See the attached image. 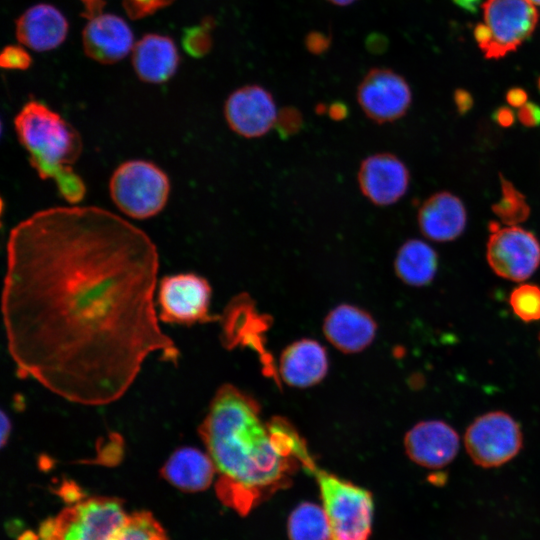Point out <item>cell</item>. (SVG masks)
Returning a JSON list of instances; mask_svg holds the SVG:
<instances>
[{
    "instance_id": "836d02e7",
    "label": "cell",
    "mask_w": 540,
    "mask_h": 540,
    "mask_svg": "<svg viewBox=\"0 0 540 540\" xmlns=\"http://www.w3.org/2000/svg\"><path fill=\"white\" fill-rule=\"evenodd\" d=\"M83 6L81 15L88 20L102 14L105 0H80Z\"/></svg>"
},
{
    "instance_id": "d4e9b609",
    "label": "cell",
    "mask_w": 540,
    "mask_h": 540,
    "mask_svg": "<svg viewBox=\"0 0 540 540\" xmlns=\"http://www.w3.org/2000/svg\"><path fill=\"white\" fill-rule=\"evenodd\" d=\"M215 21L212 17H205L200 24L185 28L181 43L185 52L194 58L206 56L212 49V29Z\"/></svg>"
},
{
    "instance_id": "4dcf8cb0",
    "label": "cell",
    "mask_w": 540,
    "mask_h": 540,
    "mask_svg": "<svg viewBox=\"0 0 540 540\" xmlns=\"http://www.w3.org/2000/svg\"><path fill=\"white\" fill-rule=\"evenodd\" d=\"M332 38L320 31L309 32L304 39L305 48L313 55H322L328 51L331 46Z\"/></svg>"
},
{
    "instance_id": "7402d4cb",
    "label": "cell",
    "mask_w": 540,
    "mask_h": 540,
    "mask_svg": "<svg viewBox=\"0 0 540 540\" xmlns=\"http://www.w3.org/2000/svg\"><path fill=\"white\" fill-rule=\"evenodd\" d=\"M437 254L427 243L411 239L397 251L394 271L407 285L421 287L428 285L437 271Z\"/></svg>"
},
{
    "instance_id": "277c9868",
    "label": "cell",
    "mask_w": 540,
    "mask_h": 540,
    "mask_svg": "<svg viewBox=\"0 0 540 540\" xmlns=\"http://www.w3.org/2000/svg\"><path fill=\"white\" fill-rule=\"evenodd\" d=\"M311 474L318 483L329 520V540H368L374 512L372 494L318 467Z\"/></svg>"
},
{
    "instance_id": "ac0fdd59",
    "label": "cell",
    "mask_w": 540,
    "mask_h": 540,
    "mask_svg": "<svg viewBox=\"0 0 540 540\" xmlns=\"http://www.w3.org/2000/svg\"><path fill=\"white\" fill-rule=\"evenodd\" d=\"M68 33L65 16L53 5L36 4L16 20V37L23 45L39 52L61 45Z\"/></svg>"
},
{
    "instance_id": "484cf974",
    "label": "cell",
    "mask_w": 540,
    "mask_h": 540,
    "mask_svg": "<svg viewBox=\"0 0 540 540\" xmlns=\"http://www.w3.org/2000/svg\"><path fill=\"white\" fill-rule=\"evenodd\" d=\"M503 196L494 206L495 213L507 224L523 221L529 214L524 197L509 183L502 179Z\"/></svg>"
},
{
    "instance_id": "6da1fadb",
    "label": "cell",
    "mask_w": 540,
    "mask_h": 540,
    "mask_svg": "<svg viewBox=\"0 0 540 540\" xmlns=\"http://www.w3.org/2000/svg\"><path fill=\"white\" fill-rule=\"evenodd\" d=\"M6 256L2 321L19 377L98 407L120 400L152 354L177 364L154 299L157 247L125 218L44 209L11 230Z\"/></svg>"
},
{
    "instance_id": "e0dca14e",
    "label": "cell",
    "mask_w": 540,
    "mask_h": 540,
    "mask_svg": "<svg viewBox=\"0 0 540 540\" xmlns=\"http://www.w3.org/2000/svg\"><path fill=\"white\" fill-rule=\"evenodd\" d=\"M329 361L325 348L316 340L302 338L288 345L279 359L281 379L295 388L319 384L327 375Z\"/></svg>"
},
{
    "instance_id": "e575fe53",
    "label": "cell",
    "mask_w": 540,
    "mask_h": 540,
    "mask_svg": "<svg viewBox=\"0 0 540 540\" xmlns=\"http://www.w3.org/2000/svg\"><path fill=\"white\" fill-rule=\"evenodd\" d=\"M454 100L460 113H466L473 105L472 96L464 89H457L455 91Z\"/></svg>"
},
{
    "instance_id": "7bdbcfd3",
    "label": "cell",
    "mask_w": 540,
    "mask_h": 540,
    "mask_svg": "<svg viewBox=\"0 0 540 540\" xmlns=\"http://www.w3.org/2000/svg\"><path fill=\"white\" fill-rule=\"evenodd\" d=\"M534 5L540 6V0H530Z\"/></svg>"
},
{
    "instance_id": "5bb4252c",
    "label": "cell",
    "mask_w": 540,
    "mask_h": 540,
    "mask_svg": "<svg viewBox=\"0 0 540 540\" xmlns=\"http://www.w3.org/2000/svg\"><path fill=\"white\" fill-rule=\"evenodd\" d=\"M408 457L416 464L438 469L449 464L459 450V436L448 424L429 420L414 425L404 437Z\"/></svg>"
},
{
    "instance_id": "d590c367",
    "label": "cell",
    "mask_w": 540,
    "mask_h": 540,
    "mask_svg": "<svg viewBox=\"0 0 540 540\" xmlns=\"http://www.w3.org/2000/svg\"><path fill=\"white\" fill-rule=\"evenodd\" d=\"M12 433V421L8 414L3 410L1 411L0 416V445L1 448H4L10 439Z\"/></svg>"
},
{
    "instance_id": "603a6c76",
    "label": "cell",
    "mask_w": 540,
    "mask_h": 540,
    "mask_svg": "<svg viewBox=\"0 0 540 540\" xmlns=\"http://www.w3.org/2000/svg\"><path fill=\"white\" fill-rule=\"evenodd\" d=\"M330 534L327 514L315 503H300L288 518L290 540H329Z\"/></svg>"
},
{
    "instance_id": "ba28073f",
    "label": "cell",
    "mask_w": 540,
    "mask_h": 540,
    "mask_svg": "<svg viewBox=\"0 0 540 540\" xmlns=\"http://www.w3.org/2000/svg\"><path fill=\"white\" fill-rule=\"evenodd\" d=\"M522 441L518 423L502 411L476 418L464 437L470 458L484 468L498 467L510 461L520 451Z\"/></svg>"
},
{
    "instance_id": "3957f363",
    "label": "cell",
    "mask_w": 540,
    "mask_h": 540,
    "mask_svg": "<svg viewBox=\"0 0 540 540\" xmlns=\"http://www.w3.org/2000/svg\"><path fill=\"white\" fill-rule=\"evenodd\" d=\"M14 128L39 177L53 180L59 194L71 205L82 201L86 185L72 167L82 152L76 129L37 100L22 106L14 118Z\"/></svg>"
},
{
    "instance_id": "f1b7e54d",
    "label": "cell",
    "mask_w": 540,
    "mask_h": 540,
    "mask_svg": "<svg viewBox=\"0 0 540 540\" xmlns=\"http://www.w3.org/2000/svg\"><path fill=\"white\" fill-rule=\"evenodd\" d=\"M32 58L25 48L19 45L5 46L0 54V66L11 70H26Z\"/></svg>"
},
{
    "instance_id": "8fae6325",
    "label": "cell",
    "mask_w": 540,
    "mask_h": 540,
    "mask_svg": "<svg viewBox=\"0 0 540 540\" xmlns=\"http://www.w3.org/2000/svg\"><path fill=\"white\" fill-rule=\"evenodd\" d=\"M487 260L500 277L523 281L540 264V244L532 233L520 227H496L487 244Z\"/></svg>"
},
{
    "instance_id": "8992f818",
    "label": "cell",
    "mask_w": 540,
    "mask_h": 540,
    "mask_svg": "<svg viewBox=\"0 0 540 540\" xmlns=\"http://www.w3.org/2000/svg\"><path fill=\"white\" fill-rule=\"evenodd\" d=\"M127 515L113 498L79 502L42 528L43 540H111Z\"/></svg>"
},
{
    "instance_id": "83f0119b",
    "label": "cell",
    "mask_w": 540,
    "mask_h": 540,
    "mask_svg": "<svg viewBox=\"0 0 540 540\" xmlns=\"http://www.w3.org/2000/svg\"><path fill=\"white\" fill-rule=\"evenodd\" d=\"M174 0H123V8L129 18L138 20L150 16L171 5Z\"/></svg>"
},
{
    "instance_id": "ee69618b",
    "label": "cell",
    "mask_w": 540,
    "mask_h": 540,
    "mask_svg": "<svg viewBox=\"0 0 540 540\" xmlns=\"http://www.w3.org/2000/svg\"><path fill=\"white\" fill-rule=\"evenodd\" d=\"M538 86H539V88H540V78H539V80H538Z\"/></svg>"
},
{
    "instance_id": "ffe728a7",
    "label": "cell",
    "mask_w": 540,
    "mask_h": 540,
    "mask_svg": "<svg viewBox=\"0 0 540 540\" xmlns=\"http://www.w3.org/2000/svg\"><path fill=\"white\" fill-rule=\"evenodd\" d=\"M418 224L425 237L438 242L451 241L457 238L465 228L464 205L451 193H436L421 206L418 212Z\"/></svg>"
},
{
    "instance_id": "b9f144b4",
    "label": "cell",
    "mask_w": 540,
    "mask_h": 540,
    "mask_svg": "<svg viewBox=\"0 0 540 540\" xmlns=\"http://www.w3.org/2000/svg\"><path fill=\"white\" fill-rule=\"evenodd\" d=\"M326 1L333 5L344 7V6H349L353 4L357 0H326Z\"/></svg>"
},
{
    "instance_id": "44dd1931",
    "label": "cell",
    "mask_w": 540,
    "mask_h": 540,
    "mask_svg": "<svg viewBox=\"0 0 540 540\" xmlns=\"http://www.w3.org/2000/svg\"><path fill=\"white\" fill-rule=\"evenodd\" d=\"M160 472L174 487L186 492H197L210 486L216 467L207 452L183 446L170 454Z\"/></svg>"
},
{
    "instance_id": "52a82bcc",
    "label": "cell",
    "mask_w": 540,
    "mask_h": 540,
    "mask_svg": "<svg viewBox=\"0 0 540 540\" xmlns=\"http://www.w3.org/2000/svg\"><path fill=\"white\" fill-rule=\"evenodd\" d=\"M212 288L209 281L196 273L163 276L157 288L158 316L161 322L179 325L206 323L210 314Z\"/></svg>"
},
{
    "instance_id": "4fadbf2b",
    "label": "cell",
    "mask_w": 540,
    "mask_h": 540,
    "mask_svg": "<svg viewBox=\"0 0 540 540\" xmlns=\"http://www.w3.org/2000/svg\"><path fill=\"white\" fill-rule=\"evenodd\" d=\"M409 178L405 164L387 152L367 156L357 173L361 193L376 206H389L402 198L408 189Z\"/></svg>"
},
{
    "instance_id": "4316f807",
    "label": "cell",
    "mask_w": 540,
    "mask_h": 540,
    "mask_svg": "<svg viewBox=\"0 0 540 540\" xmlns=\"http://www.w3.org/2000/svg\"><path fill=\"white\" fill-rule=\"evenodd\" d=\"M510 305L514 313L523 321L540 319V288L524 284L517 287L510 296Z\"/></svg>"
},
{
    "instance_id": "d6a6232c",
    "label": "cell",
    "mask_w": 540,
    "mask_h": 540,
    "mask_svg": "<svg viewBox=\"0 0 540 540\" xmlns=\"http://www.w3.org/2000/svg\"><path fill=\"white\" fill-rule=\"evenodd\" d=\"M473 34L480 49L484 52L492 41V34L489 27L485 23H478L474 27Z\"/></svg>"
},
{
    "instance_id": "ab89813d",
    "label": "cell",
    "mask_w": 540,
    "mask_h": 540,
    "mask_svg": "<svg viewBox=\"0 0 540 540\" xmlns=\"http://www.w3.org/2000/svg\"><path fill=\"white\" fill-rule=\"evenodd\" d=\"M328 113L334 120H340L345 118L348 113L347 107L341 102H334L328 108Z\"/></svg>"
},
{
    "instance_id": "5b68a950",
    "label": "cell",
    "mask_w": 540,
    "mask_h": 540,
    "mask_svg": "<svg viewBox=\"0 0 540 540\" xmlns=\"http://www.w3.org/2000/svg\"><path fill=\"white\" fill-rule=\"evenodd\" d=\"M109 194L126 216L144 220L159 214L170 195L167 174L153 162L133 159L121 163L109 180Z\"/></svg>"
},
{
    "instance_id": "7a4b0ae2",
    "label": "cell",
    "mask_w": 540,
    "mask_h": 540,
    "mask_svg": "<svg viewBox=\"0 0 540 540\" xmlns=\"http://www.w3.org/2000/svg\"><path fill=\"white\" fill-rule=\"evenodd\" d=\"M198 432L219 474L218 497L243 515L286 487L308 451L287 420L264 423L256 401L232 384L218 388Z\"/></svg>"
},
{
    "instance_id": "d6986e66",
    "label": "cell",
    "mask_w": 540,
    "mask_h": 540,
    "mask_svg": "<svg viewBox=\"0 0 540 540\" xmlns=\"http://www.w3.org/2000/svg\"><path fill=\"white\" fill-rule=\"evenodd\" d=\"M178 49L172 38L159 34L144 35L132 49V65L144 82L168 81L179 66Z\"/></svg>"
},
{
    "instance_id": "30bf717a",
    "label": "cell",
    "mask_w": 540,
    "mask_h": 540,
    "mask_svg": "<svg viewBox=\"0 0 540 540\" xmlns=\"http://www.w3.org/2000/svg\"><path fill=\"white\" fill-rule=\"evenodd\" d=\"M485 24L492 34L483 52L488 59H498L515 51L527 40L538 22V13L530 0H486L483 4Z\"/></svg>"
},
{
    "instance_id": "60d3db41",
    "label": "cell",
    "mask_w": 540,
    "mask_h": 540,
    "mask_svg": "<svg viewBox=\"0 0 540 540\" xmlns=\"http://www.w3.org/2000/svg\"><path fill=\"white\" fill-rule=\"evenodd\" d=\"M459 7L469 11L476 12L479 6L480 0H453Z\"/></svg>"
},
{
    "instance_id": "9c48e42d",
    "label": "cell",
    "mask_w": 540,
    "mask_h": 540,
    "mask_svg": "<svg viewBox=\"0 0 540 540\" xmlns=\"http://www.w3.org/2000/svg\"><path fill=\"white\" fill-rule=\"evenodd\" d=\"M356 99L369 120L386 124L406 114L412 102V93L400 74L389 68L373 67L360 81Z\"/></svg>"
},
{
    "instance_id": "1f68e13d",
    "label": "cell",
    "mask_w": 540,
    "mask_h": 540,
    "mask_svg": "<svg viewBox=\"0 0 540 540\" xmlns=\"http://www.w3.org/2000/svg\"><path fill=\"white\" fill-rule=\"evenodd\" d=\"M518 118L525 126H536L540 124V107L534 103L527 102L520 107Z\"/></svg>"
},
{
    "instance_id": "8d00e7d4",
    "label": "cell",
    "mask_w": 540,
    "mask_h": 540,
    "mask_svg": "<svg viewBox=\"0 0 540 540\" xmlns=\"http://www.w3.org/2000/svg\"><path fill=\"white\" fill-rule=\"evenodd\" d=\"M527 97V93L521 88H511L506 94L507 102L518 108L527 103Z\"/></svg>"
},
{
    "instance_id": "7c38bea8",
    "label": "cell",
    "mask_w": 540,
    "mask_h": 540,
    "mask_svg": "<svg viewBox=\"0 0 540 540\" xmlns=\"http://www.w3.org/2000/svg\"><path fill=\"white\" fill-rule=\"evenodd\" d=\"M279 111L273 95L263 86L247 84L235 89L224 103V117L238 136L256 139L275 127Z\"/></svg>"
},
{
    "instance_id": "74e56055",
    "label": "cell",
    "mask_w": 540,
    "mask_h": 540,
    "mask_svg": "<svg viewBox=\"0 0 540 540\" xmlns=\"http://www.w3.org/2000/svg\"><path fill=\"white\" fill-rule=\"evenodd\" d=\"M495 121L502 127H509L514 122V114L507 107H500L494 113Z\"/></svg>"
},
{
    "instance_id": "cb8c5ba5",
    "label": "cell",
    "mask_w": 540,
    "mask_h": 540,
    "mask_svg": "<svg viewBox=\"0 0 540 540\" xmlns=\"http://www.w3.org/2000/svg\"><path fill=\"white\" fill-rule=\"evenodd\" d=\"M111 540H168L160 524L146 512L127 515Z\"/></svg>"
},
{
    "instance_id": "9a60e30c",
    "label": "cell",
    "mask_w": 540,
    "mask_h": 540,
    "mask_svg": "<svg viewBox=\"0 0 540 540\" xmlns=\"http://www.w3.org/2000/svg\"><path fill=\"white\" fill-rule=\"evenodd\" d=\"M322 330L328 342L337 350L354 354L371 345L376 337L377 324L366 310L342 303L328 312Z\"/></svg>"
},
{
    "instance_id": "f546056e",
    "label": "cell",
    "mask_w": 540,
    "mask_h": 540,
    "mask_svg": "<svg viewBox=\"0 0 540 540\" xmlns=\"http://www.w3.org/2000/svg\"><path fill=\"white\" fill-rule=\"evenodd\" d=\"M301 123V113L293 107H285L279 110L275 127L281 132L292 133L301 127Z\"/></svg>"
},
{
    "instance_id": "2e32d148",
    "label": "cell",
    "mask_w": 540,
    "mask_h": 540,
    "mask_svg": "<svg viewBox=\"0 0 540 540\" xmlns=\"http://www.w3.org/2000/svg\"><path fill=\"white\" fill-rule=\"evenodd\" d=\"M85 54L101 63L113 64L133 49V33L121 17L100 14L89 20L82 33Z\"/></svg>"
},
{
    "instance_id": "f35d334b",
    "label": "cell",
    "mask_w": 540,
    "mask_h": 540,
    "mask_svg": "<svg viewBox=\"0 0 540 540\" xmlns=\"http://www.w3.org/2000/svg\"><path fill=\"white\" fill-rule=\"evenodd\" d=\"M367 43V47L376 53L383 52L384 48H386L387 46V40L384 38L383 35L379 34L369 36Z\"/></svg>"
}]
</instances>
